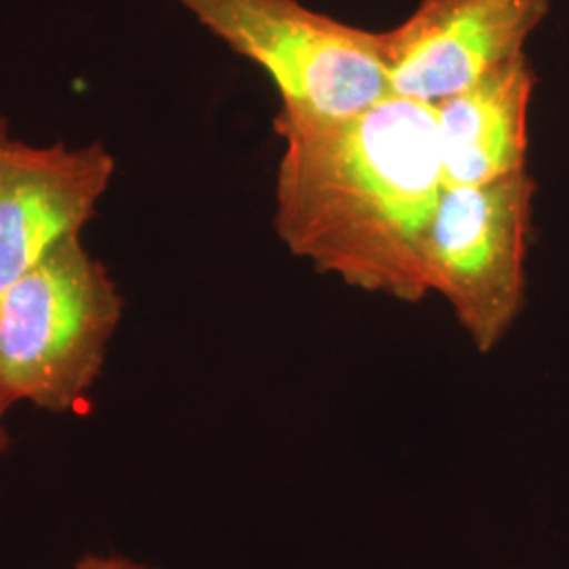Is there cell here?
Returning a JSON list of instances; mask_svg holds the SVG:
<instances>
[{
	"label": "cell",
	"instance_id": "cell-1",
	"mask_svg": "<svg viewBox=\"0 0 569 569\" xmlns=\"http://www.w3.org/2000/svg\"><path fill=\"white\" fill-rule=\"evenodd\" d=\"M274 230L319 272L420 302L428 230L443 192L432 103L388 96L346 117L279 112Z\"/></svg>",
	"mask_w": 569,
	"mask_h": 569
},
{
	"label": "cell",
	"instance_id": "cell-2",
	"mask_svg": "<svg viewBox=\"0 0 569 569\" xmlns=\"http://www.w3.org/2000/svg\"><path fill=\"white\" fill-rule=\"evenodd\" d=\"M122 298L106 266L68 237L0 293V399L63 413L102 373Z\"/></svg>",
	"mask_w": 569,
	"mask_h": 569
},
{
	"label": "cell",
	"instance_id": "cell-3",
	"mask_svg": "<svg viewBox=\"0 0 569 569\" xmlns=\"http://www.w3.org/2000/svg\"><path fill=\"white\" fill-rule=\"evenodd\" d=\"M239 56L258 63L291 117H346L390 93L380 32L300 0H176Z\"/></svg>",
	"mask_w": 569,
	"mask_h": 569
},
{
	"label": "cell",
	"instance_id": "cell-4",
	"mask_svg": "<svg viewBox=\"0 0 569 569\" xmlns=\"http://www.w3.org/2000/svg\"><path fill=\"white\" fill-rule=\"evenodd\" d=\"M536 182L528 171L441 192L428 230L425 277L479 352L505 340L526 306Z\"/></svg>",
	"mask_w": 569,
	"mask_h": 569
},
{
	"label": "cell",
	"instance_id": "cell-5",
	"mask_svg": "<svg viewBox=\"0 0 569 569\" xmlns=\"http://www.w3.org/2000/svg\"><path fill=\"white\" fill-rule=\"evenodd\" d=\"M549 0H422L380 32L392 96L437 103L526 56Z\"/></svg>",
	"mask_w": 569,
	"mask_h": 569
},
{
	"label": "cell",
	"instance_id": "cell-6",
	"mask_svg": "<svg viewBox=\"0 0 569 569\" xmlns=\"http://www.w3.org/2000/svg\"><path fill=\"white\" fill-rule=\"evenodd\" d=\"M117 161L102 142L0 138V293L98 213Z\"/></svg>",
	"mask_w": 569,
	"mask_h": 569
},
{
	"label": "cell",
	"instance_id": "cell-7",
	"mask_svg": "<svg viewBox=\"0 0 569 569\" xmlns=\"http://www.w3.org/2000/svg\"><path fill=\"white\" fill-rule=\"evenodd\" d=\"M536 72L509 61L432 103L443 186H483L528 171L529 106Z\"/></svg>",
	"mask_w": 569,
	"mask_h": 569
},
{
	"label": "cell",
	"instance_id": "cell-8",
	"mask_svg": "<svg viewBox=\"0 0 569 569\" xmlns=\"http://www.w3.org/2000/svg\"><path fill=\"white\" fill-rule=\"evenodd\" d=\"M74 569H152L140 566V563H133L129 559H122V557H96V555H89L84 557L82 561H79V566Z\"/></svg>",
	"mask_w": 569,
	"mask_h": 569
},
{
	"label": "cell",
	"instance_id": "cell-9",
	"mask_svg": "<svg viewBox=\"0 0 569 569\" xmlns=\"http://www.w3.org/2000/svg\"><path fill=\"white\" fill-rule=\"evenodd\" d=\"M4 411H7V406L2 403V399H0V451L7 448V443H9V437H7V430L2 427V416H4Z\"/></svg>",
	"mask_w": 569,
	"mask_h": 569
},
{
	"label": "cell",
	"instance_id": "cell-10",
	"mask_svg": "<svg viewBox=\"0 0 569 569\" xmlns=\"http://www.w3.org/2000/svg\"><path fill=\"white\" fill-rule=\"evenodd\" d=\"M9 136V124H7V119L0 114V138H7Z\"/></svg>",
	"mask_w": 569,
	"mask_h": 569
}]
</instances>
